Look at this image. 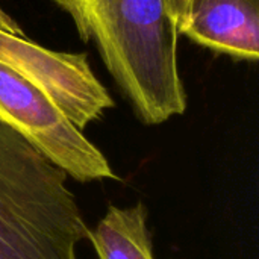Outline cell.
<instances>
[{
    "mask_svg": "<svg viewBox=\"0 0 259 259\" xmlns=\"http://www.w3.org/2000/svg\"><path fill=\"white\" fill-rule=\"evenodd\" d=\"M0 123L80 182L117 181L103 152L29 80L0 64Z\"/></svg>",
    "mask_w": 259,
    "mask_h": 259,
    "instance_id": "3957f363",
    "label": "cell"
},
{
    "mask_svg": "<svg viewBox=\"0 0 259 259\" xmlns=\"http://www.w3.org/2000/svg\"><path fill=\"white\" fill-rule=\"evenodd\" d=\"M68 175L0 123V259H77L88 240Z\"/></svg>",
    "mask_w": 259,
    "mask_h": 259,
    "instance_id": "7a4b0ae2",
    "label": "cell"
},
{
    "mask_svg": "<svg viewBox=\"0 0 259 259\" xmlns=\"http://www.w3.org/2000/svg\"><path fill=\"white\" fill-rule=\"evenodd\" d=\"M91 41L138 118L161 124L187 109L179 32L168 0H53Z\"/></svg>",
    "mask_w": 259,
    "mask_h": 259,
    "instance_id": "6da1fadb",
    "label": "cell"
},
{
    "mask_svg": "<svg viewBox=\"0 0 259 259\" xmlns=\"http://www.w3.org/2000/svg\"><path fill=\"white\" fill-rule=\"evenodd\" d=\"M168 3H170V6L173 9L175 20H176V26L179 29V26L185 20V14H187V8H188L190 0H168Z\"/></svg>",
    "mask_w": 259,
    "mask_h": 259,
    "instance_id": "ba28073f",
    "label": "cell"
},
{
    "mask_svg": "<svg viewBox=\"0 0 259 259\" xmlns=\"http://www.w3.org/2000/svg\"><path fill=\"white\" fill-rule=\"evenodd\" d=\"M0 29L9 32V33H14V35L24 36V32H23V29L20 27V24H18L14 18H11L2 8H0Z\"/></svg>",
    "mask_w": 259,
    "mask_h": 259,
    "instance_id": "52a82bcc",
    "label": "cell"
},
{
    "mask_svg": "<svg viewBox=\"0 0 259 259\" xmlns=\"http://www.w3.org/2000/svg\"><path fill=\"white\" fill-rule=\"evenodd\" d=\"M0 64L39 88L80 131L114 106L85 53L50 50L0 29Z\"/></svg>",
    "mask_w": 259,
    "mask_h": 259,
    "instance_id": "277c9868",
    "label": "cell"
},
{
    "mask_svg": "<svg viewBox=\"0 0 259 259\" xmlns=\"http://www.w3.org/2000/svg\"><path fill=\"white\" fill-rule=\"evenodd\" d=\"M147 217L143 202L126 208L108 206L103 219L88 235L97 258L155 259Z\"/></svg>",
    "mask_w": 259,
    "mask_h": 259,
    "instance_id": "8992f818",
    "label": "cell"
},
{
    "mask_svg": "<svg viewBox=\"0 0 259 259\" xmlns=\"http://www.w3.org/2000/svg\"><path fill=\"white\" fill-rule=\"evenodd\" d=\"M178 32L214 52L258 61L259 0H190Z\"/></svg>",
    "mask_w": 259,
    "mask_h": 259,
    "instance_id": "5b68a950",
    "label": "cell"
}]
</instances>
